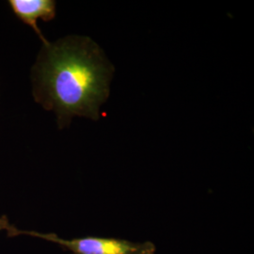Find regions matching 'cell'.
<instances>
[{"mask_svg": "<svg viewBox=\"0 0 254 254\" xmlns=\"http://www.w3.org/2000/svg\"><path fill=\"white\" fill-rule=\"evenodd\" d=\"M13 225H11L9 222V219L6 216H3L0 218V232L1 231H7L9 232Z\"/></svg>", "mask_w": 254, "mask_h": 254, "instance_id": "cell-4", "label": "cell"}, {"mask_svg": "<svg viewBox=\"0 0 254 254\" xmlns=\"http://www.w3.org/2000/svg\"><path fill=\"white\" fill-rule=\"evenodd\" d=\"M113 71L102 49L88 37L47 41L31 69L32 95L54 112L60 128L68 127L73 117L98 120Z\"/></svg>", "mask_w": 254, "mask_h": 254, "instance_id": "cell-1", "label": "cell"}, {"mask_svg": "<svg viewBox=\"0 0 254 254\" xmlns=\"http://www.w3.org/2000/svg\"><path fill=\"white\" fill-rule=\"evenodd\" d=\"M9 237L26 235L34 236L58 244L64 251L72 254H155L156 247L150 241L131 242L117 237L85 236L73 239H64L56 234H43L34 231H22L11 228L7 232Z\"/></svg>", "mask_w": 254, "mask_h": 254, "instance_id": "cell-2", "label": "cell"}, {"mask_svg": "<svg viewBox=\"0 0 254 254\" xmlns=\"http://www.w3.org/2000/svg\"><path fill=\"white\" fill-rule=\"evenodd\" d=\"M9 7L17 18L31 27L43 44L47 42L38 27V20L48 22L56 16V2L52 0H9Z\"/></svg>", "mask_w": 254, "mask_h": 254, "instance_id": "cell-3", "label": "cell"}]
</instances>
